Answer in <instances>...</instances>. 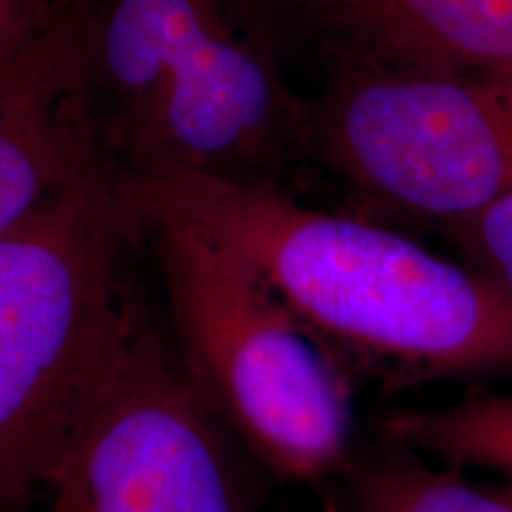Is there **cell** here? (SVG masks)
<instances>
[{"label":"cell","instance_id":"cell-1","mask_svg":"<svg viewBox=\"0 0 512 512\" xmlns=\"http://www.w3.org/2000/svg\"><path fill=\"white\" fill-rule=\"evenodd\" d=\"M124 190L245 261L342 366L392 384L512 380V299L472 266L278 185L162 169Z\"/></svg>","mask_w":512,"mask_h":512},{"label":"cell","instance_id":"cell-2","mask_svg":"<svg viewBox=\"0 0 512 512\" xmlns=\"http://www.w3.org/2000/svg\"><path fill=\"white\" fill-rule=\"evenodd\" d=\"M268 0H86L88 100L124 176L188 169L278 185L311 155Z\"/></svg>","mask_w":512,"mask_h":512},{"label":"cell","instance_id":"cell-3","mask_svg":"<svg viewBox=\"0 0 512 512\" xmlns=\"http://www.w3.org/2000/svg\"><path fill=\"white\" fill-rule=\"evenodd\" d=\"M143 226L112 164L64 185L0 238V512L46 486L64 441L145 309Z\"/></svg>","mask_w":512,"mask_h":512},{"label":"cell","instance_id":"cell-4","mask_svg":"<svg viewBox=\"0 0 512 512\" xmlns=\"http://www.w3.org/2000/svg\"><path fill=\"white\" fill-rule=\"evenodd\" d=\"M136 214L162 275L174 349L216 418L275 475H335L354 427L339 358L238 256L181 221Z\"/></svg>","mask_w":512,"mask_h":512},{"label":"cell","instance_id":"cell-5","mask_svg":"<svg viewBox=\"0 0 512 512\" xmlns=\"http://www.w3.org/2000/svg\"><path fill=\"white\" fill-rule=\"evenodd\" d=\"M311 155L373 204L439 226L512 192V74L411 72L335 55Z\"/></svg>","mask_w":512,"mask_h":512},{"label":"cell","instance_id":"cell-6","mask_svg":"<svg viewBox=\"0 0 512 512\" xmlns=\"http://www.w3.org/2000/svg\"><path fill=\"white\" fill-rule=\"evenodd\" d=\"M223 430L143 313L55 460L50 512H249Z\"/></svg>","mask_w":512,"mask_h":512},{"label":"cell","instance_id":"cell-7","mask_svg":"<svg viewBox=\"0 0 512 512\" xmlns=\"http://www.w3.org/2000/svg\"><path fill=\"white\" fill-rule=\"evenodd\" d=\"M110 164L88 100L86 0L0 64V238L55 192Z\"/></svg>","mask_w":512,"mask_h":512},{"label":"cell","instance_id":"cell-8","mask_svg":"<svg viewBox=\"0 0 512 512\" xmlns=\"http://www.w3.org/2000/svg\"><path fill=\"white\" fill-rule=\"evenodd\" d=\"M332 55L453 76L512 74V0H268Z\"/></svg>","mask_w":512,"mask_h":512},{"label":"cell","instance_id":"cell-9","mask_svg":"<svg viewBox=\"0 0 512 512\" xmlns=\"http://www.w3.org/2000/svg\"><path fill=\"white\" fill-rule=\"evenodd\" d=\"M384 432L411 453L503 472L512 484V389L472 387L444 406L394 411Z\"/></svg>","mask_w":512,"mask_h":512},{"label":"cell","instance_id":"cell-10","mask_svg":"<svg viewBox=\"0 0 512 512\" xmlns=\"http://www.w3.org/2000/svg\"><path fill=\"white\" fill-rule=\"evenodd\" d=\"M354 512H512V484L484 489L403 456L363 472Z\"/></svg>","mask_w":512,"mask_h":512},{"label":"cell","instance_id":"cell-11","mask_svg":"<svg viewBox=\"0 0 512 512\" xmlns=\"http://www.w3.org/2000/svg\"><path fill=\"white\" fill-rule=\"evenodd\" d=\"M441 228L463 254L465 264L512 299V192Z\"/></svg>","mask_w":512,"mask_h":512},{"label":"cell","instance_id":"cell-12","mask_svg":"<svg viewBox=\"0 0 512 512\" xmlns=\"http://www.w3.org/2000/svg\"><path fill=\"white\" fill-rule=\"evenodd\" d=\"M64 0H0V64L53 22Z\"/></svg>","mask_w":512,"mask_h":512},{"label":"cell","instance_id":"cell-13","mask_svg":"<svg viewBox=\"0 0 512 512\" xmlns=\"http://www.w3.org/2000/svg\"><path fill=\"white\" fill-rule=\"evenodd\" d=\"M328 512H342V510H339V508H337V505H330V508H328Z\"/></svg>","mask_w":512,"mask_h":512}]
</instances>
